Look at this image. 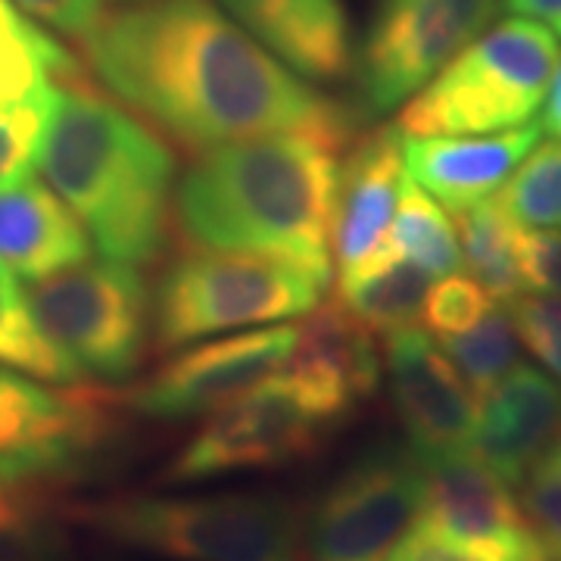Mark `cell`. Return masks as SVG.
I'll use <instances>...</instances> for the list:
<instances>
[{
    "label": "cell",
    "instance_id": "21",
    "mask_svg": "<svg viewBox=\"0 0 561 561\" xmlns=\"http://www.w3.org/2000/svg\"><path fill=\"white\" fill-rule=\"evenodd\" d=\"M461 234V260L468 262L471 278L481 280L483 290L496 300L508 302L524 294L522 275V221L496 197L468 206L456 216Z\"/></svg>",
    "mask_w": 561,
    "mask_h": 561
},
{
    "label": "cell",
    "instance_id": "5",
    "mask_svg": "<svg viewBox=\"0 0 561 561\" xmlns=\"http://www.w3.org/2000/svg\"><path fill=\"white\" fill-rule=\"evenodd\" d=\"M559 66L556 35L527 16L493 25L412 94L400 131L493 135L534 122Z\"/></svg>",
    "mask_w": 561,
    "mask_h": 561
},
{
    "label": "cell",
    "instance_id": "7",
    "mask_svg": "<svg viewBox=\"0 0 561 561\" xmlns=\"http://www.w3.org/2000/svg\"><path fill=\"white\" fill-rule=\"evenodd\" d=\"M353 405L287 368L225 402L162 471L165 483H194L280 468L309 456Z\"/></svg>",
    "mask_w": 561,
    "mask_h": 561
},
{
    "label": "cell",
    "instance_id": "25",
    "mask_svg": "<svg viewBox=\"0 0 561 561\" xmlns=\"http://www.w3.org/2000/svg\"><path fill=\"white\" fill-rule=\"evenodd\" d=\"M0 362L50 383H79L81 371L62 356L28 309L25 290L0 262Z\"/></svg>",
    "mask_w": 561,
    "mask_h": 561
},
{
    "label": "cell",
    "instance_id": "13",
    "mask_svg": "<svg viewBox=\"0 0 561 561\" xmlns=\"http://www.w3.org/2000/svg\"><path fill=\"white\" fill-rule=\"evenodd\" d=\"M424 465V500L419 522L437 527L453 540L522 561H546L534 527L512 496V483L474 453L461 449Z\"/></svg>",
    "mask_w": 561,
    "mask_h": 561
},
{
    "label": "cell",
    "instance_id": "12",
    "mask_svg": "<svg viewBox=\"0 0 561 561\" xmlns=\"http://www.w3.org/2000/svg\"><path fill=\"white\" fill-rule=\"evenodd\" d=\"M297 343L300 328L278 324L187 350L165 362L150 381L135 387L128 393V405L150 419L181 421L209 415L287 368Z\"/></svg>",
    "mask_w": 561,
    "mask_h": 561
},
{
    "label": "cell",
    "instance_id": "1",
    "mask_svg": "<svg viewBox=\"0 0 561 561\" xmlns=\"http://www.w3.org/2000/svg\"><path fill=\"white\" fill-rule=\"evenodd\" d=\"M94 76L184 147L312 135L341 150L350 113L306 88L213 0H140L81 41Z\"/></svg>",
    "mask_w": 561,
    "mask_h": 561
},
{
    "label": "cell",
    "instance_id": "11",
    "mask_svg": "<svg viewBox=\"0 0 561 561\" xmlns=\"http://www.w3.org/2000/svg\"><path fill=\"white\" fill-rule=\"evenodd\" d=\"M113 400L66 383H41L0 368V490H28L88 459L110 431Z\"/></svg>",
    "mask_w": 561,
    "mask_h": 561
},
{
    "label": "cell",
    "instance_id": "22",
    "mask_svg": "<svg viewBox=\"0 0 561 561\" xmlns=\"http://www.w3.org/2000/svg\"><path fill=\"white\" fill-rule=\"evenodd\" d=\"M76 72V60L20 10L0 0V110L32 101Z\"/></svg>",
    "mask_w": 561,
    "mask_h": 561
},
{
    "label": "cell",
    "instance_id": "35",
    "mask_svg": "<svg viewBox=\"0 0 561 561\" xmlns=\"http://www.w3.org/2000/svg\"><path fill=\"white\" fill-rule=\"evenodd\" d=\"M522 275L527 287L561 297V234L556 231H522Z\"/></svg>",
    "mask_w": 561,
    "mask_h": 561
},
{
    "label": "cell",
    "instance_id": "6",
    "mask_svg": "<svg viewBox=\"0 0 561 561\" xmlns=\"http://www.w3.org/2000/svg\"><path fill=\"white\" fill-rule=\"evenodd\" d=\"M331 278L265 253H191L175 260L157 290V346L175 350L209 334L309 316Z\"/></svg>",
    "mask_w": 561,
    "mask_h": 561
},
{
    "label": "cell",
    "instance_id": "4",
    "mask_svg": "<svg viewBox=\"0 0 561 561\" xmlns=\"http://www.w3.org/2000/svg\"><path fill=\"white\" fill-rule=\"evenodd\" d=\"M106 540L175 561H297L302 524L290 502L260 493L119 496L76 505Z\"/></svg>",
    "mask_w": 561,
    "mask_h": 561
},
{
    "label": "cell",
    "instance_id": "2",
    "mask_svg": "<svg viewBox=\"0 0 561 561\" xmlns=\"http://www.w3.org/2000/svg\"><path fill=\"white\" fill-rule=\"evenodd\" d=\"M337 147L312 135H260L209 147L175 191L181 238L206 250L265 253L331 278Z\"/></svg>",
    "mask_w": 561,
    "mask_h": 561
},
{
    "label": "cell",
    "instance_id": "10",
    "mask_svg": "<svg viewBox=\"0 0 561 561\" xmlns=\"http://www.w3.org/2000/svg\"><path fill=\"white\" fill-rule=\"evenodd\" d=\"M421 500L424 465L415 453L365 456L316 502L302 546L316 561H378L419 522Z\"/></svg>",
    "mask_w": 561,
    "mask_h": 561
},
{
    "label": "cell",
    "instance_id": "34",
    "mask_svg": "<svg viewBox=\"0 0 561 561\" xmlns=\"http://www.w3.org/2000/svg\"><path fill=\"white\" fill-rule=\"evenodd\" d=\"M25 16L84 41L103 20V0H13Z\"/></svg>",
    "mask_w": 561,
    "mask_h": 561
},
{
    "label": "cell",
    "instance_id": "31",
    "mask_svg": "<svg viewBox=\"0 0 561 561\" xmlns=\"http://www.w3.org/2000/svg\"><path fill=\"white\" fill-rule=\"evenodd\" d=\"M490 300L493 297L483 290L481 280L453 272L440 284H431L421 319L437 337H449V334H461L471 324H478L493 309Z\"/></svg>",
    "mask_w": 561,
    "mask_h": 561
},
{
    "label": "cell",
    "instance_id": "30",
    "mask_svg": "<svg viewBox=\"0 0 561 561\" xmlns=\"http://www.w3.org/2000/svg\"><path fill=\"white\" fill-rule=\"evenodd\" d=\"M522 508L546 561H561V440H556L522 478Z\"/></svg>",
    "mask_w": 561,
    "mask_h": 561
},
{
    "label": "cell",
    "instance_id": "8",
    "mask_svg": "<svg viewBox=\"0 0 561 561\" xmlns=\"http://www.w3.org/2000/svg\"><path fill=\"white\" fill-rule=\"evenodd\" d=\"M47 341L81 378L122 381L135 375L147 341V287L125 262L84 260L25 290Z\"/></svg>",
    "mask_w": 561,
    "mask_h": 561
},
{
    "label": "cell",
    "instance_id": "18",
    "mask_svg": "<svg viewBox=\"0 0 561 561\" xmlns=\"http://www.w3.org/2000/svg\"><path fill=\"white\" fill-rule=\"evenodd\" d=\"M221 7L302 79L337 81L353 66L341 0H221Z\"/></svg>",
    "mask_w": 561,
    "mask_h": 561
},
{
    "label": "cell",
    "instance_id": "16",
    "mask_svg": "<svg viewBox=\"0 0 561 561\" xmlns=\"http://www.w3.org/2000/svg\"><path fill=\"white\" fill-rule=\"evenodd\" d=\"M540 135V122L493 135H402V165L424 194H434L453 216H459L500 191L537 147Z\"/></svg>",
    "mask_w": 561,
    "mask_h": 561
},
{
    "label": "cell",
    "instance_id": "28",
    "mask_svg": "<svg viewBox=\"0 0 561 561\" xmlns=\"http://www.w3.org/2000/svg\"><path fill=\"white\" fill-rule=\"evenodd\" d=\"M57 91L60 84L47 88L32 101L0 110V194L16 187L20 181L32 179L44 131L57 103Z\"/></svg>",
    "mask_w": 561,
    "mask_h": 561
},
{
    "label": "cell",
    "instance_id": "36",
    "mask_svg": "<svg viewBox=\"0 0 561 561\" xmlns=\"http://www.w3.org/2000/svg\"><path fill=\"white\" fill-rule=\"evenodd\" d=\"M508 13L546 25L552 35H561V0H502Z\"/></svg>",
    "mask_w": 561,
    "mask_h": 561
},
{
    "label": "cell",
    "instance_id": "29",
    "mask_svg": "<svg viewBox=\"0 0 561 561\" xmlns=\"http://www.w3.org/2000/svg\"><path fill=\"white\" fill-rule=\"evenodd\" d=\"M0 561H62L57 530L25 490H0Z\"/></svg>",
    "mask_w": 561,
    "mask_h": 561
},
{
    "label": "cell",
    "instance_id": "37",
    "mask_svg": "<svg viewBox=\"0 0 561 561\" xmlns=\"http://www.w3.org/2000/svg\"><path fill=\"white\" fill-rule=\"evenodd\" d=\"M540 128L546 135L561 140V62L556 66V76H552V84H549V94L542 101V119Z\"/></svg>",
    "mask_w": 561,
    "mask_h": 561
},
{
    "label": "cell",
    "instance_id": "24",
    "mask_svg": "<svg viewBox=\"0 0 561 561\" xmlns=\"http://www.w3.org/2000/svg\"><path fill=\"white\" fill-rule=\"evenodd\" d=\"M387 243L397 256L419 262L434 278L459 272L461 247L456 241V228L409 175L402 181L400 206L387 231Z\"/></svg>",
    "mask_w": 561,
    "mask_h": 561
},
{
    "label": "cell",
    "instance_id": "19",
    "mask_svg": "<svg viewBox=\"0 0 561 561\" xmlns=\"http://www.w3.org/2000/svg\"><path fill=\"white\" fill-rule=\"evenodd\" d=\"M88 260L79 216L50 187L25 179L0 194V262L28 280L57 275Z\"/></svg>",
    "mask_w": 561,
    "mask_h": 561
},
{
    "label": "cell",
    "instance_id": "26",
    "mask_svg": "<svg viewBox=\"0 0 561 561\" xmlns=\"http://www.w3.org/2000/svg\"><path fill=\"white\" fill-rule=\"evenodd\" d=\"M440 341L446 359L456 365L461 381L478 402L515 368L518 359V334L505 306H493L478 324Z\"/></svg>",
    "mask_w": 561,
    "mask_h": 561
},
{
    "label": "cell",
    "instance_id": "3",
    "mask_svg": "<svg viewBox=\"0 0 561 561\" xmlns=\"http://www.w3.org/2000/svg\"><path fill=\"white\" fill-rule=\"evenodd\" d=\"M38 165L103 260L147 265L160 256L175 160L147 125L76 72L57 91Z\"/></svg>",
    "mask_w": 561,
    "mask_h": 561
},
{
    "label": "cell",
    "instance_id": "27",
    "mask_svg": "<svg viewBox=\"0 0 561 561\" xmlns=\"http://www.w3.org/2000/svg\"><path fill=\"white\" fill-rule=\"evenodd\" d=\"M500 201L505 209L534 228H559L561 231V140L552 138L530 150L524 162L512 172L502 187Z\"/></svg>",
    "mask_w": 561,
    "mask_h": 561
},
{
    "label": "cell",
    "instance_id": "20",
    "mask_svg": "<svg viewBox=\"0 0 561 561\" xmlns=\"http://www.w3.org/2000/svg\"><path fill=\"white\" fill-rule=\"evenodd\" d=\"M287 368L328 387L350 405L371 397L381 378V359L371 328L356 319L343 302L324 306L302 324L297 353Z\"/></svg>",
    "mask_w": 561,
    "mask_h": 561
},
{
    "label": "cell",
    "instance_id": "32",
    "mask_svg": "<svg viewBox=\"0 0 561 561\" xmlns=\"http://www.w3.org/2000/svg\"><path fill=\"white\" fill-rule=\"evenodd\" d=\"M518 341L561 381V297L559 294H518L505 302Z\"/></svg>",
    "mask_w": 561,
    "mask_h": 561
},
{
    "label": "cell",
    "instance_id": "14",
    "mask_svg": "<svg viewBox=\"0 0 561 561\" xmlns=\"http://www.w3.org/2000/svg\"><path fill=\"white\" fill-rule=\"evenodd\" d=\"M390 393L419 459H437L474 446L478 400L456 365L419 328L387 337Z\"/></svg>",
    "mask_w": 561,
    "mask_h": 561
},
{
    "label": "cell",
    "instance_id": "23",
    "mask_svg": "<svg viewBox=\"0 0 561 561\" xmlns=\"http://www.w3.org/2000/svg\"><path fill=\"white\" fill-rule=\"evenodd\" d=\"M431 278L434 275L419 262L390 256L359 278L341 280V302L371 331L393 334L419 324Z\"/></svg>",
    "mask_w": 561,
    "mask_h": 561
},
{
    "label": "cell",
    "instance_id": "17",
    "mask_svg": "<svg viewBox=\"0 0 561 561\" xmlns=\"http://www.w3.org/2000/svg\"><path fill=\"white\" fill-rule=\"evenodd\" d=\"M556 440H561V387L537 368L515 365L478 402L471 449L512 486Z\"/></svg>",
    "mask_w": 561,
    "mask_h": 561
},
{
    "label": "cell",
    "instance_id": "9",
    "mask_svg": "<svg viewBox=\"0 0 561 561\" xmlns=\"http://www.w3.org/2000/svg\"><path fill=\"white\" fill-rule=\"evenodd\" d=\"M493 13L496 0H381L359 62L362 110L387 116L419 94Z\"/></svg>",
    "mask_w": 561,
    "mask_h": 561
},
{
    "label": "cell",
    "instance_id": "15",
    "mask_svg": "<svg viewBox=\"0 0 561 561\" xmlns=\"http://www.w3.org/2000/svg\"><path fill=\"white\" fill-rule=\"evenodd\" d=\"M402 181L400 125L368 135L341 165L331 216V250L341 265V278L359 275L393 253L387 231L400 206Z\"/></svg>",
    "mask_w": 561,
    "mask_h": 561
},
{
    "label": "cell",
    "instance_id": "33",
    "mask_svg": "<svg viewBox=\"0 0 561 561\" xmlns=\"http://www.w3.org/2000/svg\"><path fill=\"white\" fill-rule=\"evenodd\" d=\"M387 561H522L512 559V556H500V552H486L478 546H468V542L453 540L440 534L437 527L431 524L415 522L409 527V534L402 537L393 549H390V559Z\"/></svg>",
    "mask_w": 561,
    "mask_h": 561
}]
</instances>
